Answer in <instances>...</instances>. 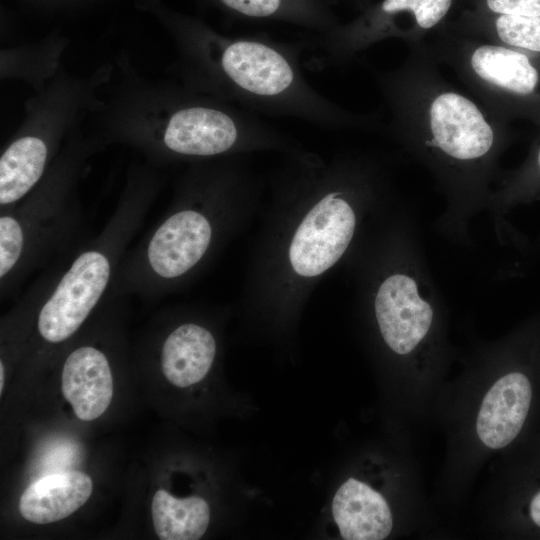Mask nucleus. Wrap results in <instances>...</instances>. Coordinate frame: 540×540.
Masks as SVG:
<instances>
[{
	"mask_svg": "<svg viewBox=\"0 0 540 540\" xmlns=\"http://www.w3.org/2000/svg\"><path fill=\"white\" fill-rule=\"evenodd\" d=\"M376 75L391 134L433 175L447 202L442 225L463 234L488 208L498 159L511 138L508 122L447 82L426 42Z\"/></svg>",
	"mask_w": 540,
	"mask_h": 540,
	"instance_id": "nucleus-1",
	"label": "nucleus"
},
{
	"mask_svg": "<svg viewBox=\"0 0 540 540\" xmlns=\"http://www.w3.org/2000/svg\"><path fill=\"white\" fill-rule=\"evenodd\" d=\"M149 197H125L101 232L50 265L24 294L34 308L37 336L66 342L109 296L121 262L142 228Z\"/></svg>",
	"mask_w": 540,
	"mask_h": 540,
	"instance_id": "nucleus-2",
	"label": "nucleus"
},
{
	"mask_svg": "<svg viewBox=\"0 0 540 540\" xmlns=\"http://www.w3.org/2000/svg\"><path fill=\"white\" fill-rule=\"evenodd\" d=\"M426 45L498 118L540 126V55L459 34L447 24Z\"/></svg>",
	"mask_w": 540,
	"mask_h": 540,
	"instance_id": "nucleus-3",
	"label": "nucleus"
},
{
	"mask_svg": "<svg viewBox=\"0 0 540 540\" xmlns=\"http://www.w3.org/2000/svg\"><path fill=\"white\" fill-rule=\"evenodd\" d=\"M458 0H378L352 20L302 41L316 69L342 67L386 39L422 43L450 21Z\"/></svg>",
	"mask_w": 540,
	"mask_h": 540,
	"instance_id": "nucleus-4",
	"label": "nucleus"
},
{
	"mask_svg": "<svg viewBox=\"0 0 540 540\" xmlns=\"http://www.w3.org/2000/svg\"><path fill=\"white\" fill-rule=\"evenodd\" d=\"M418 253L409 267L388 275L378 286L374 311L381 336L398 355L413 352L433 324L434 296Z\"/></svg>",
	"mask_w": 540,
	"mask_h": 540,
	"instance_id": "nucleus-5",
	"label": "nucleus"
},
{
	"mask_svg": "<svg viewBox=\"0 0 540 540\" xmlns=\"http://www.w3.org/2000/svg\"><path fill=\"white\" fill-rule=\"evenodd\" d=\"M347 198L343 189H330L298 226L289 248V260L298 275L322 274L348 248L357 221Z\"/></svg>",
	"mask_w": 540,
	"mask_h": 540,
	"instance_id": "nucleus-6",
	"label": "nucleus"
},
{
	"mask_svg": "<svg viewBox=\"0 0 540 540\" xmlns=\"http://www.w3.org/2000/svg\"><path fill=\"white\" fill-rule=\"evenodd\" d=\"M113 389L106 352L93 344H82L67 354L61 371V390L77 418H99L111 403Z\"/></svg>",
	"mask_w": 540,
	"mask_h": 540,
	"instance_id": "nucleus-7",
	"label": "nucleus"
},
{
	"mask_svg": "<svg viewBox=\"0 0 540 540\" xmlns=\"http://www.w3.org/2000/svg\"><path fill=\"white\" fill-rule=\"evenodd\" d=\"M532 397L528 378L512 372L499 378L483 398L476 431L482 443L500 449L511 443L526 420Z\"/></svg>",
	"mask_w": 540,
	"mask_h": 540,
	"instance_id": "nucleus-8",
	"label": "nucleus"
},
{
	"mask_svg": "<svg viewBox=\"0 0 540 540\" xmlns=\"http://www.w3.org/2000/svg\"><path fill=\"white\" fill-rule=\"evenodd\" d=\"M333 518L346 540H382L391 532L393 521L385 498L369 485L349 478L335 493Z\"/></svg>",
	"mask_w": 540,
	"mask_h": 540,
	"instance_id": "nucleus-9",
	"label": "nucleus"
},
{
	"mask_svg": "<svg viewBox=\"0 0 540 540\" xmlns=\"http://www.w3.org/2000/svg\"><path fill=\"white\" fill-rule=\"evenodd\" d=\"M92 491V479L83 472L50 474L26 488L19 500V511L32 523L57 522L82 507Z\"/></svg>",
	"mask_w": 540,
	"mask_h": 540,
	"instance_id": "nucleus-10",
	"label": "nucleus"
},
{
	"mask_svg": "<svg viewBox=\"0 0 540 540\" xmlns=\"http://www.w3.org/2000/svg\"><path fill=\"white\" fill-rule=\"evenodd\" d=\"M216 341L205 327L183 323L164 339L160 350L161 371L168 382L185 388L200 382L210 371Z\"/></svg>",
	"mask_w": 540,
	"mask_h": 540,
	"instance_id": "nucleus-11",
	"label": "nucleus"
},
{
	"mask_svg": "<svg viewBox=\"0 0 540 540\" xmlns=\"http://www.w3.org/2000/svg\"><path fill=\"white\" fill-rule=\"evenodd\" d=\"M244 21L281 22L324 33L340 23L334 0H218Z\"/></svg>",
	"mask_w": 540,
	"mask_h": 540,
	"instance_id": "nucleus-12",
	"label": "nucleus"
},
{
	"mask_svg": "<svg viewBox=\"0 0 540 540\" xmlns=\"http://www.w3.org/2000/svg\"><path fill=\"white\" fill-rule=\"evenodd\" d=\"M447 27L459 34L540 55V16L494 15L466 9Z\"/></svg>",
	"mask_w": 540,
	"mask_h": 540,
	"instance_id": "nucleus-13",
	"label": "nucleus"
},
{
	"mask_svg": "<svg viewBox=\"0 0 540 540\" xmlns=\"http://www.w3.org/2000/svg\"><path fill=\"white\" fill-rule=\"evenodd\" d=\"M48 158L46 143L34 136L21 137L0 158V208L23 199L38 184Z\"/></svg>",
	"mask_w": 540,
	"mask_h": 540,
	"instance_id": "nucleus-14",
	"label": "nucleus"
},
{
	"mask_svg": "<svg viewBox=\"0 0 540 540\" xmlns=\"http://www.w3.org/2000/svg\"><path fill=\"white\" fill-rule=\"evenodd\" d=\"M151 514L161 540H198L207 530L210 507L201 497L179 499L164 489L155 492Z\"/></svg>",
	"mask_w": 540,
	"mask_h": 540,
	"instance_id": "nucleus-15",
	"label": "nucleus"
},
{
	"mask_svg": "<svg viewBox=\"0 0 540 540\" xmlns=\"http://www.w3.org/2000/svg\"><path fill=\"white\" fill-rule=\"evenodd\" d=\"M540 186V139L537 141L527 163L504 184L494 190L488 208L494 212L523 192Z\"/></svg>",
	"mask_w": 540,
	"mask_h": 540,
	"instance_id": "nucleus-16",
	"label": "nucleus"
},
{
	"mask_svg": "<svg viewBox=\"0 0 540 540\" xmlns=\"http://www.w3.org/2000/svg\"><path fill=\"white\" fill-rule=\"evenodd\" d=\"M469 10L494 15L540 16V0H468Z\"/></svg>",
	"mask_w": 540,
	"mask_h": 540,
	"instance_id": "nucleus-17",
	"label": "nucleus"
},
{
	"mask_svg": "<svg viewBox=\"0 0 540 540\" xmlns=\"http://www.w3.org/2000/svg\"><path fill=\"white\" fill-rule=\"evenodd\" d=\"M530 516L533 522L540 527V491L531 500Z\"/></svg>",
	"mask_w": 540,
	"mask_h": 540,
	"instance_id": "nucleus-18",
	"label": "nucleus"
},
{
	"mask_svg": "<svg viewBox=\"0 0 540 540\" xmlns=\"http://www.w3.org/2000/svg\"><path fill=\"white\" fill-rule=\"evenodd\" d=\"M4 381H5V365L4 362L0 361V394L3 392L4 387Z\"/></svg>",
	"mask_w": 540,
	"mask_h": 540,
	"instance_id": "nucleus-19",
	"label": "nucleus"
},
{
	"mask_svg": "<svg viewBox=\"0 0 540 540\" xmlns=\"http://www.w3.org/2000/svg\"><path fill=\"white\" fill-rule=\"evenodd\" d=\"M355 4L360 10L370 3V0H348Z\"/></svg>",
	"mask_w": 540,
	"mask_h": 540,
	"instance_id": "nucleus-20",
	"label": "nucleus"
}]
</instances>
